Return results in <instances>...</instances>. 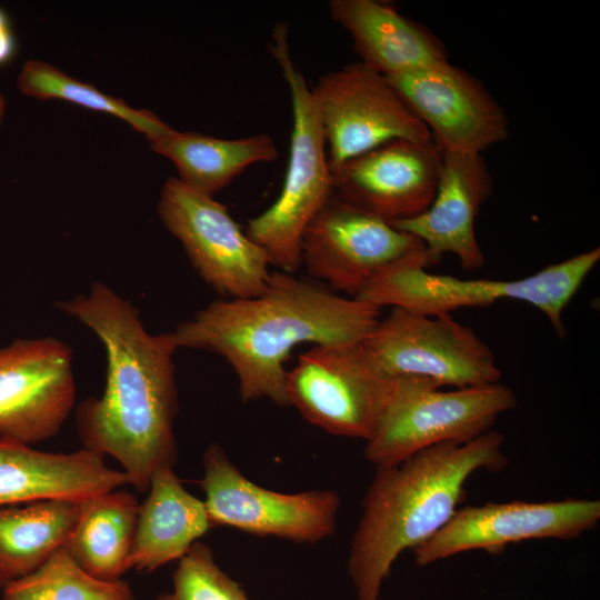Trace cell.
I'll use <instances>...</instances> for the list:
<instances>
[{
	"instance_id": "6da1fadb",
	"label": "cell",
	"mask_w": 600,
	"mask_h": 600,
	"mask_svg": "<svg viewBox=\"0 0 600 600\" xmlns=\"http://www.w3.org/2000/svg\"><path fill=\"white\" fill-rule=\"evenodd\" d=\"M56 307L90 328L107 356L102 394L76 411L83 448L112 457L129 484L147 492L154 472L177 462L176 337L149 333L138 309L103 282Z\"/></svg>"
},
{
	"instance_id": "7a4b0ae2",
	"label": "cell",
	"mask_w": 600,
	"mask_h": 600,
	"mask_svg": "<svg viewBox=\"0 0 600 600\" xmlns=\"http://www.w3.org/2000/svg\"><path fill=\"white\" fill-rule=\"evenodd\" d=\"M379 320V309L277 271L260 296L213 301L173 334L179 348L222 356L238 378L243 402L264 398L288 407L284 363L294 347L358 343Z\"/></svg>"
},
{
	"instance_id": "3957f363",
	"label": "cell",
	"mask_w": 600,
	"mask_h": 600,
	"mask_svg": "<svg viewBox=\"0 0 600 600\" xmlns=\"http://www.w3.org/2000/svg\"><path fill=\"white\" fill-rule=\"evenodd\" d=\"M503 443L504 436L490 430L464 443L432 446L400 463L376 467L347 566L357 600H379L397 558L450 521L471 474L507 466Z\"/></svg>"
},
{
	"instance_id": "277c9868",
	"label": "cell",
	"mask_w": 600,
	"mask_h": 600,
	"mask_svg": "<svg viewBox=\"0 0 600 600\" xmlns=\"http://www.w3.org/2000/svg\"><path fill=\"white\" fill-rule=\"evenodd\" d=\"M599 259L600 249L594 248L521 279H459L428 272L421 248L383 269L356 299L379 310L401 308L426 316L518 300L540 310L563 337V310Z\"/></svg>"
},
{
	"instance_id": "5b68a950",
	"label": "cell",
	"mask_w": 600,
	"mask_h": 600,
	"mask_svg": "<svg viewBox=\"0 0 600 600\" xmlns=\"http://www.w3.org/2000/svg\"><path fill=\"white\" fill-rule=\"evenodd\" d=\"M269 49L290 91L289 159L279 197L249 220L246 233L271 266L293 274L302 267L306 229L333 193L332 176L320 116L311 88L292 59L284 23L274 27Z\"/></svg>"
},
{
	"instance_id": "8992f818",
	"label": "cell",
	"mask_w": 600,
	"mask_h": 600,
	"mask_svg": "<svg viewBox=\"0 0 600 600\" xmlns=\"http://www.w3.org/2000/svg\"><path fill=\"white\" fill-rule=\"evenodd\" d=\"M441 388L428 379L391 378L364 458L374 467L392 466L432 446L471 441L517 407L513 390L500 382Z\"/></svg>"
},
{
	"instance_id": "52a82bcc",
	"label": "cell",
	"mask_w": 600,
	"mask_h": 600,
	"mask_svg": "<svg viewBox=\"0 0 600 600\" xmlns=\"http://www.w3.org/2000/svg\"><path fill=\"white\" fill-rule=\"evenodd\" d=\"M361 347L386 378L417 377L440 387L468 388L498 383L502 376L489 346L450 313L391 308Z\"/></svg>"
},
{
	"instance_id": "ba28073f",
	"label": "cell",
	"mask_w": 600,
	"mask_h": 600,
	"mask_svg": "<svg viewBox=\"0 0 600 600\" xmlns=\"http://www.w3.org/2000/svg\"><path fill=\"white\" fill-rule=\"evenodd\" d=\"M158 213L217 292L228 299H249L267 289L271 276L267 254L213 197L172 177L162 187Z\"/></svg>"
},
{
	"instance_id": "9c48e42d",
	"label": "cell",
	"mask_w": 600,
	"mask_h": 600,
	"mask_svg": "<svg viewBox=\"0 0 600 600\" xmlns=\"http://www.w3.org/2000/svg\"><path fill=\"white\" fill-rule=\"evenodd\" d=\"M202 466L203 502L212 527L297 543H316L334 533L341 503L336 491L263 488L244 477L217 443L204 451Z\"/></svg>"
},
{
	"instance_id": "30bf717a",
	"label": "cell",
	"mask_w": 600,
	"mask_h": 600,
	"mask_svg": "<svg viewBox=\"0 0 600 600\" xmlns=\"http://www.w3.org/2000/svg\"><path fill=\"white\" fill-rule=\"evenodd\" d=\"M311 91L330 169L392 140H432L387 78L360 61L322 76Z\"/></svg>"
},
{
	"instance_id": "8fae6325",
	"label": "cell",
	"mask_w": 600,
	"mask_h": 600,
	"mask_svg": "<svg viewBox=\"0 0 600 600\" xmlns=\"http://www.w3.org/2000/svg\"><path fill=\"white\" fill-rule=\"evenodd\" d=\"M391 378L367 359L361 342L314 346L287 371L290 406L324 431L341 437L370 436Z\"/></svg>"
},
{
	"instance_id": "7c38bea8",
	"label": "cell",
	"mask_w": 600,
	"mask_h": 600,
	"mask_svg": "<svg viewBox=\"0 0 600 600\" xmlns=\"http://www.w3.org/2000/svg\"><path fill=\"white\" fill-rule=\"evenodd\" d=\"M421 248L413 236L332 193L306 229L302 266L313 279L357 298L383 269Z\"/></svg>"
},
{
	"instance_id": "4fadbf2b",
	"label": "cell",
	"mask_w": 600,
	"mask_h": 600,
	"mask_svg": "<svg viewBox=\"0 0 600 600\" xmlns=\"http://www.w3.org/2000/svg\"><path fill=\"white\" fill-rule=\"evenodd\" d=\"M599 520L598 499L468 506L413 549L414 561L424 567L472 550L498 553L508 544L532 539L572 540L594 529Z\"/></svg>"
},
{
	"instance_id": "5bb4252c",
	"label": "cell",
	"mask_w": 600,
	"mask_h": 600,
	"mask_svg": "<svg viewBox=\"0 0 600 600\" xmlns=\"http://www.w3.org/2000/svg\"><path fill=\"white\" fill-rule=\"evenodd\" d=\"M74 399L68 344L46 337L0 348V439L33 446L54 437Z\"/></svg>"
},
{
	"instance_id": "9a60e30c",
	"label": "cell",
	"mask_w": 600,
	"mask_h": 600,
	"mask_svg": "<svg viewBox=\"0 0 600 600\" xmlns=\"http://www.w3.org/2000/svg\"><path fill=\"white\" fill-rule=\"evenodd\" d=\"M386 78L442 152L481 154L509 136L503 108L480 80L449 61Z\"/></svg>"
},
{
	"instance_id": "2e32d148",
	"label": "cell",
	"mask_w": 600,
	"mask_h": 600,
	"mask_svg": "<svg viewBox=\"0 0 600 600\" xmlns=\"http://www.w3.org/2000/svg\"><path fill=\"white\" fill-rule=\"evenodd\" d=\"M442 150L433 140L397 139L330 169L342 201L387 221L423 212L436 194Z\"/></svg>"
},
{
	"instance_id": "e0dca14e",
	"label": "cell",
	"mask_w": 600,
	"mask_h": 600,
	"mask_svg": "<svg viewBox=\"0 0 600 600\" xmlns=\"http://www.w3.org/2000/svg\"><path fill=\"white\" fill-rule=\"evenodd\" d=\"M492 178L481 154L442 152L436 194L420 214L390 221L396 229L421 241L430 263L442 256H457L462 268L478 269L484 263L474 222L492 192Z\"/></svg>"
},
{
	"instance_id": "ac0fdd59",
	"label": "cell",
	"mask_w": 600,
	"mask_h": 600,
	"mask_svg": "<svg viewBox=\"0 0 600 600\" xmlns=\"http://www.w3.org/2000/svg\"><path fill=\"white\" fill-rule=\"evenodd\" d=\"M86 448L48 452L0 439V507L48 499L81 501L129 484Z\"/></svg>"
},
{
	"instance_id": "d6986e66",
	"label": "cell",
	"mask_w": 600,
	"mask_h": 600,
	"mask_svg": "<svg viewBox=\"0 0 600 600\" xmlns=\"http://www.w3.org/2000/svg\"><path fill=\"white\" fill-rule=\"evenodd\" d=\"M329 13L352 38L360 62L388 77L449 61L426 26L376 0H331Z\"/></svg>"
},
{
	"instance_id": "ffe728a7",
	"label": "cell",
	"mask_w": 600,
	"mask_h": 600,
	"mask_svg": "<svg viewBox=\"0 0 600 600\" xmlns=\"http://www.w3.org/2000/svg\"><path fill=\"white\" fill-rule=\"evenodd\" d=\"M147 492L129 557V570L146 573L182 558L212 528L203 500L182 486L173 467L156 471Z\"/></svg>"
},
{
	"instance_id": "44dd1931",
	"label": "cell",
	"mask_w": 600,
	"mask_h": 600,
	"mask_svg": "<svg viewBox=\"0 0 600 600\" xmlns=\"http://www.w3.org/2000/svg\"><path fill=\"white\" fill-rule=\"evenodd\" d=\"M150 143L153 151L174 163L182 183L211 197L250 166L274 161L279 156L273 138L267 133L220 139L171 129Z\"/></svg>"
},
{
	"instance_id": "7402d4cb",
	"label": "cell",
	"mask_w": 600,
	"mask_h": 600,
	"mask_svg": "<svg viewBox=\"0 0 600 600\" xmlns=\"http://www.w3.org/2000/svg\"><path fill=\"white\" fill-rule=\"evenodd\" d=\"M81 501L48 499L0 507V589L32 573L66 546Z\"/></svg>"
},
{
	"instance_id": "603a6c76",
	"label": "cell",
	"mask_w": 600,
	"mask_h": 600,
	"mask_svg": "<svg viewBox=\"0 0 600 600\" xmlns=\"http://www.w3.org/2000/svg\"><path fill=\"white\" fill-rule=\"evenodd\" d=\"M139 504L134 494L118 489L82 500L64 546L72 559L98 579H121L129 570Z\"/></svg>"
},
{
	"instance_id": "cb8c5ba5",
	"label": "cell",
	"mask_w": 600,
	"mask_h": 600,
	"mask_svg": "<svg viewBox=\"0 0 600 600\" xmlns=\"http://www.w3.org/2000/svg\"><path fill=\"white\" fill-rule=\"evenodd\" d=\"M18 88L23 94L40 100L59 99L87 109L116 116L149 141L167 134L172 128L148 110L134 109L123 100L106 94L94 86L71 78L53 66L27 61L18 77Z\"/></svg>"
},
{
	"instance_id": "d4e9b609",
	"label": "cell",
	"mask_w": 600,
	"mask_h": 600,
	"mask_svg": "<svg viewBox=\"0 0 600 600\" xmlns=\"http://www.w3.org/2000/svg\"><path fill=\"white\" fill-rule=\"evenodd\" d=\"M2 600H136L130 586L84 571L67 548H59L40 568L2 589Z\"/></svg>"
},
{
	"instance_id": "484cf974",
	"label": "cell",
	"mask_w": 600,
	"mask_h": 600,
	"mask_svg": "<svg viewBox=\"0 0 600 600\" xmlns=\"http://www.w3.org/2000/svg\"><path fill=\"white\" fill-rule=\"evenodd\" d=\"M172 589L156 600H252L216 562L209 546L197 541L178 560Z\"/></svg>"
},
{
	"instance_id": "4316f807",
	"label": "cell",
	"mask_w": 600,
	"mask_h": 600,
	"mask_svg": "<svg viewBox=\"0 0 600 600\" xmlns=\"http://www.w3.org/2000/svg\"><path fill=\"white\" fill-rule=\"evenodd\" d=\"M17 52V40L9 17L0 8V67L11 61Z\"/></svg>"
}]
</instances>
